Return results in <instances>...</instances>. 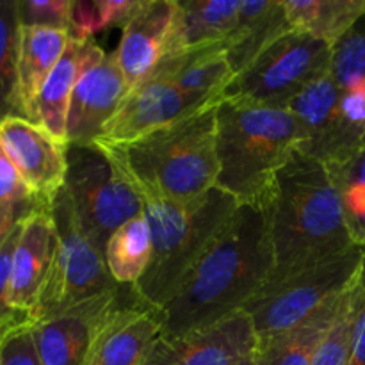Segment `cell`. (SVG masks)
<instances>
[{"label": "cell", "instance_id": "obj_1", "mask_svg": "<svg viewBox=\"0 0 365 365\" xmlns=\"http://www.w3.org/2000/svg\"><path fill=\"white\" fill-rule=\"evenodd\" d=\"M274 269L264 203L239 205L159 310L160 339H173L245 310Z\"/></svg>", "mask_w": 365, "mask_h": 365}, {"label": "cell", "instance_id": "obj_2", "mask_svg": "<svg viewBox=\"0 0 365 365\" xmlns=\"http://www.w3.org/2000/svg\"><path fill=\"white\" fill-rule=\"evenodd\" d=\"M264 207L274 257L271 277L359 246L349 234L341 196L327 166L298 150L277 173Z\"/></svg>", "mask_w": 365, "mask_h": 365}, {"label": "cell", "instance_id": "obj_3", "mask_svg": "<svg viewBox=\"0 0 365 365\" xmlns=\"http://www.w3.org/2000/svg\"><path fill=\"white\" fill-rule=\"evenodd\" d=\"M217 103L127 145L102 148L143 202H191L216 187Z\"/></svg>", "mask_w": 365, "mask_h": 365}, {"label": "cell", "instance_id": "obj_4", "mask_svg": "<svg viewBox=\"0 0 365 365\" xmlns=\"http://www.w3.org/2000/svg\"><path fill=\"white\" fill-rule=\"evenodd\" d=\"M298 145V125L287 107L221 100L216 109V187L239 205L264 203Z\"/></svg>", "mask_w": 365, "mask_h": 365}, {"label": "cell", "instance_id": "obj_5", "mask_svg": "<svg viewBox=\"0 0 365 365\" xmlns=\"http://www.w3.org/2000/svg\"><path fill=\"white\" fill-rule=\"evenodd\" d=\"M237 207L230 195L217 187L185 203L145 200L143 212L152 232V259L132 287L139 299L155 310L163 309Z\"/></svg>", "mask_w": 365, "mask_h": 365}, {"label": "cell", "instance_id": "obj_6", "mask_svg": "<svg viewBox=\"0 0 365 365\" xmlns=\"http://www.w3.org/2000/svg\"><path fill=\"white\" fill-rule=\"evenodd\" d=\"M362 246L310 266L271 277L245 307L257 339L294 328L348 291L362 262Z\"/></svg>", "mask_w": 365, "mask_h": 365}, {"label": "cell", "instance_id": "obj_7", "mask_svg": "<svg viewBox=\"0 0 365 365\" xmlns=\"http://www.w3.org/2000/svg\"><path fill=\"white\" fill-rule=\"evenodd\" d=\"M64 191L82 230L98 248L143 214V200L100 145H66Z\"/></svg>", "mask_w": 365, "mask_h": 365}, {"label": "cell", "instance_id": "obj_8", "mask_svg": "<svg viewBox=\"0 0 365 365\" xmlns=\"http://www.w3.org/2000/svg\"><path fill=\"white\" fill-rule=\"evenodd\" d=\"M331 46L307 32L289 31L237 73L221 100L287 107L312 82L330 75Z\"/></svg>", "mask_w": 365, "mask_h": 365}, {"label": "cell", "instance_id": "obj_9", "mask_svg": "<svg viewBox=\"0 0 365 365\" xmlns=\"http://www.w3.org/2000/svg\"><path fill=\"white\" fill-rule=\"evenodd\" d=\"M52 216L57 246L32 324L118 287L107 271L103 250L82 230L64 189L53 202Z\"/></svg>", "mask_w": 365, "mask_h": 365}, {"label": "cell", "instance_id": "obj_10", "mask_svg": "<svg viewBox=\"0 0 365 365\" xmlns=\"http://www.w3.org/2000/svg\"><path fill=\"white\" fill-rule=\"evenodd\" d=\"M214 103H217L216 100L196 98L171 82L150 75L141 84L128 89L127 96L106 125L96 145H127Z\"/></svg>", "mask_w": 365, "mask_h": 365}, {"label": "cell", "instance_id": "obj_11", "mask_svg": "<svg viewBox=\"0 0 365 365\" xmlns=\"http://www.w3.org/2000/svg\"><path fill=\"white\" fill-rule=\"evenodd\" d=\"M127 93L116 53H106L96 45L71 95L66 145H96Z\"/></svg>", "mask_w": 365, "mask_h": 365}, {"label": "cell", "instance_id": "obj_12", "mask_svg": "<svg viewBox=\"0 0 365 365\" xmlns=\"http://www.w3.org/2000/svg\"><path fill=\"white\" fill-rule=\"evenodd\" d=\"M0 143L39 205L52 209L66 180V145L21 116L0 125Z\"/></svg>", "mask_w": 365, "mask_h": 365}, {"label": "cell", "instance_id": "obj_13", "mask_svg": "<svg viewBox=\"0 0 365 365\" xmlns=\"http://www.w3.org/2000/svg\"><path fill=\"white\" fill-rule=\"evenodd\" d=\"M255 346V330L242 310L178 337H159L145 365H237L253 355Z\"/></svg>", "mask_w": 365, "mask_h": 365}, {"label": "cell", "instance_id": "obj_14", "mask_svg": "<svg viewBox=\"0 0 365 365\" xmlns=\"http://www.w3.org/2000/svg\"><path fill=\"white\" fill-rule=\"evenodd\" d=\"M159 337V310L127 287L121 302L96 328L84 365H145Z\"/></svg>", "mask_w": 365, "mask_h": 365}, {"label": "cell", "instance_id": "obj_15", "mask_svg": "<svg viewBox=\"0 0 365 365\" xmlns=\"http://www.w3.org/2000/svg\"><path fill=\"white\" fill-rule=\"evenodd\" d=\"M127 287L118 285L106 294L36 321L31 328L41 365H84L96 328L121 302Z\"/></svg>", "mask_w": 365, "mask_h": 365}, {"label": "cell", "instance_id": "obj_16", "mask_svg": "<svg viewBox=\"0 0 365 365\" xmlns=\"http://www.w3.org/2000/svg\"><path fill=\"white\" fill-rule=\"evenodd\" d=\"M57 232L52 209L34 210L20 225L11 269L9 302L16 312L32 321L52 267Z\"/></svg>", "mask_w": 365, "mask_h": 365}, {"label": "cell", "instance_id": "obj_17", "mask_svg": "<svg viewBox=\"0 0 365 365\" xmlns=\"http://www.w3.org/2000/svg\"><path fill=\"white\" fill-rule=\"evenodd\" d=\"M177 0H143L121 31L114 50L128 89L153 73L166 53L177 16Z\"/></svg>", "mask_w": 365, "mask_h": 365}, {"label": "cell", "instance_id": "obj_18", "mask_svg": "<svg viewBox=\"0 0 365 365\" xmlns=\"http://www.w3.org/2000/svg\"><path fill=\"white\" fill-rule=\"evenodd\" d=\"M152 75L171 82L187 95L216 102H221L225 89L235 77L227 41L166 56Z\"/></svg>", "mask_w": 365, "mask_h": 365}, {"label": "cell", "instance_id": "obj_19", "mask_svg": "<svg viewBox=\"0 0 365 365\" xmlns=\"http://www.w3.org/2000/svg\"><path fill=\"white\" fill-rule=\"evenodd\" d=\"M95 48V39L71 38L63 57L48 75L43 88L39 89L34 106H32V123L43 127L64 145H66V121L71 95H73L78 75L84 70Z\"/></svg>", "mask_w": 365, "mask_h": 365}, {"label": "cell", "instance_id": "obj_20", "mask_svg": "<svg viewBox=\"0 0 365 365\" xmlns=\"http://www.w3.org/2000/svg\"><path fill=\"white\" fill-rule=\"evenodd\" d=\"M239 9H241L239 0L178 2L173 31L164 57L227 41L237 24Z\"/></svg>", "mask_w": 365, "mask_h": 365}, {"label": "cell", "instance_id": "obj_21", "mask_svg": "<svg viewBox=\"0 0 365 365\" xmlns=\"http://www.w3.org/2000/svg\"><path fill=\"white\" fill-rule=\"evenodd\" d=\"M292 31L284 0H241L237 24L227 39L228 61L234 73L248 68L267 46Z\"/></svg>", "mask_w": 365, "mask_h": 365}, {"label": "cell", "instance_id": "obj_22", "mask_svg": "<svg viewBox=\"0 0 365 365\" xmlns=\"http://www.w3.org/2000/svg\"><path fill=\"white\" fill-rule=\"evenodd\" d=\"M341 88L334 77L319 78L303 89L287 106L299 130L298 152L307 157L327 163L328 148L337 121Z\"/></svg>", "mask_w": 365, "mask_h": 365}, {"label": "cell", "instance_id": "obj_23", "mask_svg": "<svg viewBox=\"0 0 365 365\" xmlns=\"http://www.w3.org/2000/svg\"><path fill=\"white\" fill-rule=\"evenodd\" d=\"M351 287V285H349ZM348 287V289H349ZM346 291L314 312L309 319L294 328L257 339L253 364L255 365H312L321 342L335 323L344 302Z\"/></svg>", "mask_w": 365, "mask_h": 365}, {"label": "cell", "instance_id": "obj_24", "mask_svg": "<svg viewBox=\"0 0 365 365\" xmlns=\"http://www.w3.org/2000/svg\"><path fill=\"white\" fill-rule=\"evenodd\" d=\"M71 34L48 27L20 25L18 36V96L24 118L31 120L32 106L39 89L59 59L63 57Z\"/></svg>", "mask_w": 365, "mask_h": 365}, {"label": "cell", "instance_id": "obj_25", "mask_svg": "<svg viewBox=\"0 0 365 365\" xmlns=\"http://www.w3.org/2000/svg\"><path fill=\"white\" fill-rule=\"evenodd\" d=\"M292 31L334 46L365 14V0H284Z\"/></svg>", "mask_w": 365, "mask_h": 365}, {"label": "cell", "instance_id": "obj_26", "mask_svg": "<svg viewBox=\"0 0 365 365\" xmlns=\"http://www.w3.org/2000/svg\"><path fill=\"white\" fill-rule=\"evenodd\" d=\"M103 257L107 271L118 285L134 287L141 280L152 259V232L145 212L132 217L110 235Z\"/></svg>", "mask_w": 365, "mask_h": 365}, {"label": "cell", "instance_id": "obj_27", "mask_svg": "<svg viewBox=\"0 0 365 365\" xmlns=\"http://www.w3.org/2000/svg\"><path fill=\"white\" fill-rule=\"evenodd\" d=\"M341 196L346 223L353 241L365 242V143L337 163L324 164Z\"/></svg>", "mask_w": 365, "mask_h": 365}, {"label": "cell", "instance_id": "obj_28", "mask_svg": "<svg viewBox=\"0 0 365 365\" xmlns=\"http://www.w3.org/2000/svg\"><path fill=\"white\" fill-rule=\"evenodd\" d=\"M18 36L16 2L0 0V125L9 118H24L18 96Z\"/></svg>", "mask_w": 365, "mask_h": 365}, {"label": "cell", "instance_id": "obj_29", "mask_svg": "<svg viewBox=\"0 0 365 365\" xmlns=\"http://www.w3.org/2000/svg\"><path fill=\"white\" fill-rule=\"evenodd\" d=\"M365 143V78L341 89L327 163H337Z\"/></svg>", "mask_w": 365, "mask_h": 365}, {"label": "cell", "instance_id": "obj_30", "mask_svg": "<svg viewBox=\"0 0 365 365\" xmlns=\"http://www.w3.org/2000/svg\"><path fill=\"white\" fill-rule=\"evenodd\" d=\"M143 0H73L70 34L75 39H93L98 32L127 25Z\"/></svg>", "mask_w": 365, "mask_h": 365}, {"label": "cell", "instance_id": "obj_31", "mask_svg": "<svg viewBox=\"0 0 365 365\" xmlns=\"http://www.w3.org/2000/svg\"><path fill=\"white\" fill-rule=\"evenodd\" d=\"M45 209L32 196L0 143V235L7 237L34 210Z\"/></svg>", "mask_w": 365, "mask_h": 365}, {"label": "cell", "instance_id": "obj_32", "mask_svg": "<svg viewBox=\"0 0 365 365\" xmlns=\"http://www.w3.org/2000/svg\"><path fill=\"white\" fill-rule=\"evenodd\" d=\"M359 274L351 287L346 291L339 316L331 324L330 331L321 342L312 365H348L349 349H351L353 324H355L356 299H359Z\"/></svg>", "mask_w": 365, "mask_h": 365}, {"label": "cell", "instance_id": "obj_33", "mask_svg": "<svg viewBox=\"0 0 365 365\" xmlns=\"http://www.w3.org/2000/svg\"><path fill=\"white\" fill-rule=\"evenodd\" d=\"M330 73L341 89L365 78V14L331 46Z\"/></svg>", "mask_w": 365, "mask_h": 365}, {"label": "cell", "instance_id": "obj_34", "mask_svg": "<svg viewBox=\"0 0 365 365\" xmlns=\"http://www.w3.org/2000/svg\"><path fill=\"white\" fill-rule=\"evenodd\" d=\"M20 225L0 245V344L14 330L32 324V321L24 314L16 312L9 302L11 269H13L14 248H16L18 235H20Z\"/></svg>", "mask_w": 365, "mask_h": 365}, {"label": "cell", "instance_id": "obj_35", "mask_svg": "<svg viewBox=\"0 0 365 365\" xmlns=\"http://www.w3.org/2000/svg\"><path fill=\"white\" fill-rule=\"evenodd\" d=\"M16 7L20 25L70 32L73 0H18Z\"/></svg>", "mask_w": 365, "mask_h": 365}, {"label": "cell", "instance_id": "obj_36", "mask_svg": "<svg viewBox=\"0 0 365 365\" xmlns=\"http://www.w3.org/2000/svg\"><path fill=\"white\" fill-rule=\"evenodd\" d=\"M32 324L21 327L7 335L0 344V364L2 365H41L36 351Z\"/></svg>", "mask_w": 365, "mask_h": 365}, {"label": "cell", "instance_id": "obj_37", "mask_svg": "<svg viewBox=\"0 0 365 365\" xmlns=\"http://www.w3.org/2000/svg\"><path fill=\"white\" fill-rule=\"evenodd\" d=\"M348 365H365V302L362 289L359 291V299H356V314Z\"/></svg>", "mask_w": 365, "mask_h": 365}, {"label": "cell", "instance_id": "obj_38", "mask_svg": "<svg viewBox=\"0 0 365 365\" xmlns=\"http://www.w3.org/2000/svg\"><path fill=\"white\" fill-rule=\"evenodd\" d=\"M359 284H360V289H362V296H364V302H365V253L362 255V262H360Z\"/></svg>", "mask_w": 365, "mask_h": 365}, {"label": "cell", "instance_id": "obj_39", "mask_svg": "<svg viewBox=\"0 0 365 365\" xmlns=\"http://www.w3.org/2000/svg\"><path fill=\"white\" fill-rule=\"evenodd\" d=\"M237 365H255V364H253V355L248 356V359H245L242 362H239Z\"/></svg>", "mask_w": 365, "mask_h": 365}, {"label": "cell", "instance_id": "obj_40", "mask_svg": "<svg viewBox=\"0 0 365 365\" xmlns=\"http://www.w3.org/2000/svg\"><path fill=\"white\" fill-rule=\"evenodd\" d=\"M4 241H6V237H2V235H0V245H2Z\"/></svg>", "mask_w": 365, "mask_h": 365}, {"label": "cell", "instance_id": "obj_41", "mask_svg": "<svg viewBox=\"0 0 365 365\" xmlns=\"http://www.w3.org/2000/svg\"><path fill=\"white\" fill-rule=\"evenodd\" d=\"M362 250H364V253H365V242L362 245Z\"/></svg>", "mask_w": 365, "mask_h": 365}, {"label": "cell", "instance_id": "obj_42", "mask_svg": "<svg viewBox=\"0 0 365 365\" xmlns=\"http://www.w3.org/2000/svg\"><path fill=\"white\" fill-rule=\"evenodd\" d=\"M0 365H2V364H0Z\"/></svg>", "mask_w": 365, "mask_h": 365}]
</instances>
